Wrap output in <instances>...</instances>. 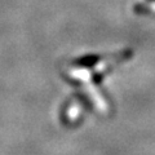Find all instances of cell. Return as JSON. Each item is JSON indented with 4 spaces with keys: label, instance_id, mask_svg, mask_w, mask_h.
Returning a JSON list of instances; mask_svg holds the SVG:
<instances>
[{
    "label": "cell",
    "instance_id": "cell-1",
    "mask_svg": "<svg viewBox=\"0 0 155 155\" xmlns=\"http://www.w3.org/2000/svg\"><path fill=\"white\" fill-rule=\"evenodd\" d=\"M151 2H155V0H151Z\"/></svg>",
    "mask_w": 155,
    "mask_h": 155
}]
</instances>
